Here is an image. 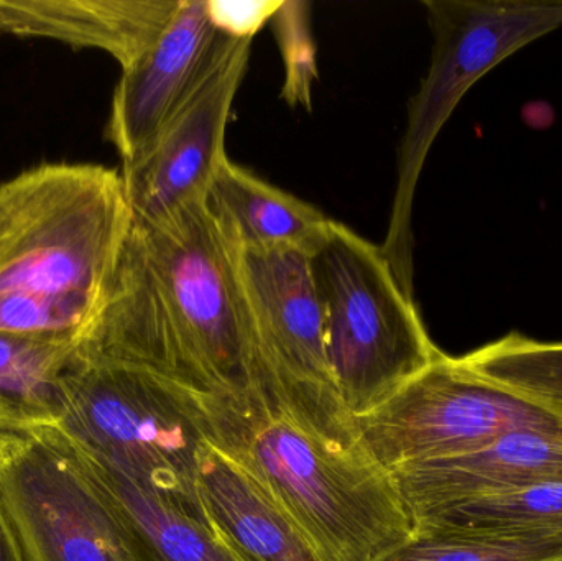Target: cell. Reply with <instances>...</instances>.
<instances>
[{"mask_svg":"<svg viewBox=\"0 0 562 561\" xmlns=\"http://www.w3.org/2000/svg\"><path fill=\"white\" fill-rule=\"evenodd\" d=\"M390 474L415 529L461 504L562 484V431H512L471 453L406 464Z\"/></svg>","mask_w":562,"mask_h":561,"instance_id":"7c38bea8","label":"cell"},{"mask_svg":"<svg viewBox=\"0 0 562 561\" xmlns=\"http://www.w3.org/2000/svg\"><path fill=\"white\" fill-rule=\"evenodd\" d=\"M76 356L144 369L201 399L267 405L237 250L206 200L158 223L132 220L104 305Z\"/></svg>","mask_w":562,"mask_h":561,"instance_id":"6da1fadb","label":"cell"},{"mask_svg":"<svg viewBox=\"0 0 562 561\" xmlns=\"http://www.w3.org/2000/svg\"><path fill=\"white\" fill-rule=\"evenodd\" d=\"M0 561H25L2 503H0Z\"/></svg>","mask_w":562,"mask_h":561,"instance_id":"603a6c76","label":"cell"},{"mask_svg":"<svg viewBox=\"0 0 562 561\" xmlns=\"http://www.w3.org/2000/svg\"><path fill=\"white\" fill-rule=\"evenodd\" d=\"M132 226L121 171L42 164L0 183V333L78 348Z\"/></svg>","mask_w":562,"mask_h":561,"instance_id":"7a4b0ae2","label":"cell"},{"mask_svg":"<svg viewBox=\"0 0 562 561\" xmlns=\"http://www.w3.org/2000/svg\"><path fill=\"white\" fill-rule=\"evenodd\" d=\"M426 529L472 539L562 537V484L461 504L415 526V530Z\"/></svg>","mask_w":562,"mask_h":561,"instance_id":"ac0fdd59","label":"cell"},{"mask_svg":"<svg viewBox=\"0 0 562 561\" xmlns=\"http://www.w3.org/2000/svg\"><path fill=\"white\" fill-rule=\"evenodd\" d=\"M237 266L256 329L267 407L324 440L359 445L330 372L306 250H237Z\"/></svg>","mask_w":562,"mask_h":561,"instance_id":"52a82bcc","label":"cell"},{"mask_svg":"<svg viewBox=\"0 0 562 561\" xmlns=\"http://www.w3.org/2000/svg\"><path fill=\"white\" fill-rule=\"evenodd\" d=\"M200 407L206 441L276 497L324 561H380L415 532L392 474L360 444L324 440L262 402Z\"/></svg>","mask_w":562,"mask_h":561,"instance_id":"3957f363","label":"cell"},{"mask_svg":"<svg viewBox=\"0 0 562 561\" xmlns=\"http://www.w3.org/2000/svg\"><path fill=\"white\" fill-rule=\"evenodd\" d=\"M431 61L409 99L396 188L382 253L403 292L415 300L413 203L429 150L465 92L492 68L562 26V0H425Z\"/></svg>","mask_w":562,"mask_h":561,"instance_id":"5b68a950","label":"cell"},{"mask_svg":"<svg viewBox=\"0 0 562 561\" xmlns=\"http://www.w3.org/2000/svg\"><path fill=\"white\" fill-rule=\"evenodd\" d=\"M353 424L360 447L389 473L419 461L471 453L512 431H562L557 415L445 352Z\"/></svg>","mask_w":562,"mask_h":561,"instance_id":"ba28073f","label":"cell"},{"mask_svg":"<svg viewBox=\"0 0 562 561\" xmlns=\"http://www.w3.org/2000/svg\"><path fill=\"white\" fill-rule=\"evenodd\" d=\"M198 493L213 529L244 561H324L276 497L233 457L204 441Z\"/></svg>","mask_w":562,"mask_h":561,"instance_id":"9a60e30c","label":"cell"},{"mask_svg":"<svg viewBox=\"0 0 562 561\" xmlns=\"http://www.w3.org/2000/svg\"><path fill=\"white\" fill-rule=\"evenodd\" d=\"M380 561H562V537L492 540L415 530Z\"/></svg>","mask_w":562,"mask_h":561,"instance_id":"ffe728a7","label":"cell"},{"mask_svg":"<svg viewBox=\"0 0 562 561\" xmlns=\"http://www.w3.org/2000/svg\"><path fill=\"white\" fill-rule=\"evenodd\" d=\"M61 435L108 516L119 561H244L210 523Z\"/></svg>","mask_w":562,"mask_h":561,"instance_id":"4fadbf2b","label":"cell"},{"mask_svg":"<svg viewBox=\"0 0 562 561\" xmlns=\"http://www.w3.org/2000/svg\"><path fill=\"white\" fill-rule=\"evenodd\" d=\"M233 36L221 32L206 0H180L160 38L128 68L112 96L105 138L122 161L151 144L226 52Z\"/></svg>","mask_w":562,"mask_h":561,"instance_id":"8fae6325","label":"cell"},{"mask_svg":"<svg viewBox=\"0 0 562 561\" xmlns=\"http://www.w3.org/2000/svg\"><path fill=\"white\" fill-rule=\"evenodd\" d=\"M273 32L284 65L281 98L291 108L311 109V91L317 79L316 46L311 32L310 3L283 0L273 15Z\"/></svg>","mask_w":562,"mask_h":561,"instance_id":"44dd1931","label":"cell"},{"mask_svg":"<svg viewBox=\"0 0 562 561\" xmlns=\"http://www.w3.org/2000/svg\"><path fill=\"white\" fill-rule=\"evenodd\" d=\"M214 25L233 38H256L283 0H206Z\"/></svg>","mask_w":562,"mask_h":561,"instance_id":"7402d4cb","label":"cell"},{"mask_svg":"<svg viewBox=\"0 0 562 561\" xmlns=\"http://www.w3.org/2000/svg\"><path fill=\"white\" fill-rule=\"evenodd\" d=\"M254 40L233 38L226 52L147 148L122 161L132 220L151 224L204 201L226 160V128Z\"/></svg>","mask_w":562,"mask_h":561,"instance_id":"30bf717a","label":"cell"},{"mask_svg":"<svg viewBox=\"0 0 562 561\" xmlns=\"http://www.w3.org/2000/svg\"><path fill=\"white\" fill-rule=\"evenodd\" d=\"M461 361L475 374L502 385L562 420V343L508 333Z\"/></svg>","mask_w":562,"mask_h":561,"instance_id":"d6986e66","label":"cell"},{"mask_svg":"<svg viewBox=\"0 0 562 561\" xmlns=\"http://www.w3.org/2000/svg\"><path fill=\"white\" fill-rule=\"evenodd\" d=\"M76 346L0 333V427H58Z\"/></svg>","mask_w":562,"mask_h":561,"instance_id":"e0dca14e","label":"cell"},{"mask_svg":"<svg viewBox=\"0 0 562 561\" xmlns=\"http://www.w3.org/2000/svg\"><path fill=\"white\" fill-rule=\"evenodd\" d=\"M0 503L25 561H119L108 516L56 427H0Z\"/></svg>","mask_w":562,"mask_h":561,"instance_id":"9c48e42d","label":"cell"},{"mask_svg":"<svg viewBox=\"0 0 562 561\" xmlns=\"http://www.w3.org/2000/svg\"><path fill=\"white\" fill-rule=\"evenodd\" d=\"M307 257L330 372L344 408L356 420L385 404L442 351L382 247L329 220Z\"/></svg>","mask_w":562,"mask_h":561,"instance_id":"277c9868","label":"cell"},{"mask_svg":"<svg viewBox=\"0 0 562 561\" xmlns=\"http://www.w3.org/2000/svg\"><path fill=\"white\" fill-rule=\"evenodd\" d=\"M206 207L237 250L297 247L307 253L329 223L313 204L260 180L229 157L207 191Z\"/></svg>","mask_w":562,"mask_h":561,"instance_id":"2e32d148","label":"cell"},{"mask_svg":"<svg viewBox=\"0 0 562 561\" xmlns=\"http://www.w3.org/2000/svg\"><path fill=\"white\" fill-rule=\"evenodd\" d=\"M65 391L63 434L210 523L198 493L201 397L144 369L76 352Z\"/></svg>","mask_w":562,"mask_h":561,"instance_id":"8992f818","label":"cell"},{"mask_svg":"<svg viewBox=\"0 0 562 561\" xmlns=\"http://www.w3.org/2000/svg\"><path fill=\"white\" fill-rule=\"evenodd\" d=\"M178 7L180 0H0V35L101 49L125 69L160 38Z\"/></svg>","mask_w":562,"mask_h":561,"instance_id":"5bb4252c","label":"cell"}]
</instances>
